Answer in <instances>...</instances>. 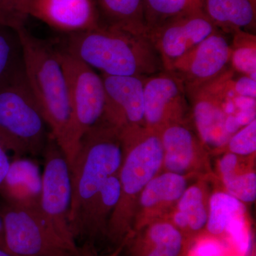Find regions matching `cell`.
I'll list each match as a JSON object with an SVG mask.
<instances>
[{
	"label": "cell",
	"instance_id": "6da1fadb",
	"mask_svg": "<svg viewBox=\"0 0 256 256\" xmlns=\"http://www.w3.org/2000/svg\"><path fill=\"white\" fill-rule=\"evenodd\" d=\"M62 50L104 75L146 78L164 70L148 36L102 22L92 30L66 34Z\"/></svg>",
	"mask_w": 256,
	"mask_h": 256
},
{
	"label": "cell",
	"instance_id": "7a4b0ae2",
	"mask_svg": "<svg viewBox=\"0 0 256 256\" xmlns=\"http://www.w3.org/2000/svg\"><path fill=\"white\" fill-rule=\"evenodd\" d=\"M124 160L120 129L102 119L82 136L70 166V228L74 238L106 180L118 174Z\"/></svg>",
	"mask_w": 256,
	"mask_h": 256
},
{
	"label": "cell",
	"instance_id": "3957f363",
	"mask_svg": "<svg viewBox=\"0 0 256 256\" xmlns=\"http://www.w3.org/2000/svg\"><path fill=\"white\" fill-rule=\"evenodd\" d=\"M22 50L23 68L32 94L63 152L70 124L68 88L56 48L26 30L16 32Z\"/></svg>",
	"mask_w": 256,
	"mask_h": 256
},
{
	"label": "cell",
	"instance_id": "277c9868",
	"mask_svg": "<svg viewBox=\"0 0 256 256\" xmlns=\"http://www.w3.org/2000/svg\"><path fill=\"white\" fill-rule=\"evenodd\" d=\"M25 76L23 64L0 82V130L24 154H42L50 132Z\"/></svg>",
	"mask_w": 256,
	"mask_h": 256
},
{
	"label": "cell",
	"instance_id": "5b68a950",
	"mask_svg": "<svg viewBox=\"0 0 256 256\" xmlns=\"http://www.w3.org/2000/svg\"><path fill=\"white\" fill-rule=\"evenodd\" d=\"M56 50L65 75L70 102V129L64 154L70 168L82 136L104 118L105 88L102 77L94 68L62 48Z\"/></svg>",
	"mask_w": 256,
	"mask_h": 256
},
{
	"label": "cell",
	"instance_id": "8992f818",
	"mask_svg": "<svg viewBox=\"0 0 256 256\" xmlns=\"http://www.w3.org/2000/svg\"><path fill=\"white\" fill-rule=\"evenodd\" d=\"M6 250L14 256H84L82 248L56 232L41 210L0 205Z\"/></svg>",
	"mask_w": 256,
	"mask_h": 256
},
{
	"label": "cell",
	"instance_id": "52a82bcc",
	"mask_svg": "<svg viewBox=\"0 0 256 256\" xmlns=\"http://www.w3.org/2000/svg\"><path fill=\"white\" fill-rule=\"evenodd\" d=\"M148 130L144 131L140 126L120 129L122 146L128 150L118 173L121 196L116 214L124 208L128 198L142 192L163 164L160 132L149 128Z\"/></svg>",
	"mask_w": 256,
	"mask_h": 256
},
{
	"label": "cell",
	"instance_id": "ba28073f",
	"mask_svg": "<svg viewBox=\"0 0 256 256\" xmlns=\"http://www.w3.org/2000/svg\"><path fill=\"white\" fill-rule=\"evenodd\" d=\"M41 212L62 238L78 245L70 228L72 205L70 170L65 154L50 133L42 152Z\"/></svg>",
	"mask_w": 256,
	"mask_h": 256
},
{
	"label": "cell",
	"instance_id": "9c48e42d",
	"mask_svg": "<svg viewBox=\"0 0 256 256\" xmlns=\"http://www.w3.org/2000/svg\"><path fill=\"white\" fill-rule=\"evenodd\" d=\"M230 43L226 34L218 30L176 62L168 72L183 82L188 96H190L230 68Z\"/></svg>",
	"mask_w": 256,
	"mask_h": 256
},
{
	"label": "cell",
	"instance_id": "30bf717a",
	"mask_svg": "<svg viewBox=\"0 0 256 256\" xmlns=\"http://www.w3.org/2000/svg\"><path fill=\"white\" fill-rule=\"evenodd\" d=\"M218 28L202 8L165 24L149 36L163 68L169 70L176 62Z\"/></svg>",
	"mask_w": 256,
	"mask_h": 256
},
{
	"label": "cell",
	"instance_id": "8fae6325",
	"mask_svg": "<svg viewBox=\"0 0 256 256\" xmlns=\"http://www.w3.org/2000/svg\"><path fill=\"white\" fill-rule=\"evenodd\" d=\"M188 94L183 82L163 70L144 79V122L149 129L161 132L170 124H181L188 108Z\"/></svg>",
	"mask_w": 256,
	"mask_h": 256
},
{
	"label": "cell",
	"instance_id": "7c38bea8",
	"mask_svg": "<svg viewBox=\"0 0 256 256\" xmlns=\"http://www.w3.org/2000/svg\"><path fill=\"white\" fill-rule=\"evenodd\" d=\"M106 92L104 119L116 127H143L144 77L100 74Z\"/></svg>",
	"mask_w": 256,
	"mask_h": 256
},
{
	"label": "cell",
	"instance_id": "4fadbf2b",
	"mask_svg": "<svg viewBox=\"0 0 256 256\" xmlns=\"http://www.w3.org/2000/svg\"><path fill=\"white\" fill-rule=\"evenodd\" d=\"M28 14L66 34L92 30L101 23L95 0H32Z\"/></svg>",
	"mask_w": 256,
	"mask_h": 256
},
{
	"label": "cell",
	"instance_id": "5bb4252c",
	"mask_svg": "<svg viewBox=\"0 0 256 256\" xmlns=\"http://www.w3.org/2000/svg\"><path fill=\"white\" fill-rule=\"evenodd\" d=\"M193 102V114L200 138L206 146L222 148L232 137L226 128L228 116L224 110L227 96L212 82L188 96Z\"/></svg>",
	"mask_w": 256,
	"mask_h": 256
},
{
	"label": "cell",
	"instance_id": "9a60e30c",
	"mask_svg": "<svg viewBox=\"0 0 256 256\" xmlns=\"http://www.w3.org/2000/svg\"><path fill=\"white\" fill-rule=\"evenodd\" d=\"M42 192V174L37 163L23 156L15 158L0 186L4 202L41 210Z\"/></svg>",
	"mask_w": 256,
	"mask_h": 256
},
{
	"label": "cell",
	"instance_id": "2e32d148",
	"mask_svg": "<svg viewBox=\"0 0 256 256\" xmlns=\"http://www.w3.org/2000/svg\"><path fill=\"white\" fill-rule=\"evenodd\" d=\"M202 9L224 33L255 32L256 0H202Z\"/></svg>",
	"mask_w": 256,
	"mask_h": 256
},
{
	"label": "cell",
	"instance_id": "e0dca14e",
	"mask_svg": "<svg viewBox=\"0 0 256 256\" xmlns=\"http://www.w3.org/2000/svg\"><path fill=\"white\" fill-rule=\"evenodd\" d=\"M160 137L165 168L182 175L190 168L194 154L196 142L192 131L182 124H170L160 132Z\"/></svg>",
	"mask_w": 256,
	"mask_h": 256
},
{
	"label": "cell",
	"instance_id": "ac0fdd59",
	"mask_svg": "<svg viewBox=\"0 0 256 256\" xmlns=\"http://www.w3.org/2000/svg\"><path fill=\"white\" fill-rule=\"evenodd\" d=\"M101 22L146 36L143 0H95Z\"/></svg>",
	"mask_w": 256,
	"mask_h": 256
},
{
	"label": "cell",
	"instance_id": "d6986e66",
	"mask_svg": "<svg viewBox=\"0 0 256 256\" xmlns=\"http://www.w3.org/2000/svg\"><path fill=\"white\" fill-rule=\"evenodd\" d=\"M146 36L172 20L202 8L196 0H143Z\"/></svg>",
	"mask_w": 256,
	"mask_h": 256
},
{
	"label": "cell",
	"instance_id": "ffe728a7",
	"mask_svg": "<svg viewBox=\"0 0 256 256\" xmlns=\"http://www.w3.org/2000/svg\"><path fill=\"white\" fill-rule=\"evenodd\" d=\"M186 190V180L182 174L168 172L154 176L141 192L143 206H156L160 202L176 201Z\"/></svg>",
	"mask_w": 256,
	"mask_h": 256
},
{
	"label": "cell",
	"instance_id": "44dd1931",
	"mask_svg": "<svg viewBox=\"0 0 256 256\" xmlns=\"http://www.w3.org/2000/svg\"><path fill=\"white\" fill-rule=\"evenodd\" d=\"M230 43V66L236 73L256 80V36L255 34L235 30Z\"/></svg>",
	"mask_w": 256,
	"mask_h": 256
},
{
	"label": "cell",
	"instance_id": "7402d4cb",
	"mask_svg": "<svg viewBox=\"0 0 256 256\" xmlns=\"http://www.w3.org/2000/svg\"><path fill=\"white\" fill-rule=\"evenodd\" d=\"M245 212L242 202L228 193L217 192L210 198L207 229L212 235H222L234 216Z\"/></svg>",
	"mask_w": 256,
	"mask_h": 256
},
{
	"label": "cell",
	"instance_id": "603a6c76",
	"mask_svg": "<svg viewBox=\"0 0 256 256\" xmlns=\"http://www.w3.org/2000/svg\"><path fill=\"white\" fill-rule=\"evenodd\" d=\"M148 240L146 256H180L183 249L182 235L170 224H154L148 232Z\"/></svg>",
	"mask_w": 256,
	"mask_h": 256
},
{
	"label": "cell",
	"instance_id": "cb8c5ba5",
	"mask_svg": "<svg viewBox=\"0 0 256 256\" xmlns=\"http://www.w3.org/2000/svg\"><path fill=\"white\" fill-rule=\"evenodd\" d=\"M22 64V50L18 33L0 25V82Z\"/></svg>",
	"mask_w": 256,
	"mask_h": 256
},
{
	"label": "cell",
	"instance_id": "d4e9b609",
	"mask_svg": "<svg viewBox=\"0 0 256 256\" xmlns=\"http://www.w3.org/2000/svg\"><path fill=\"white\" fill-rule=\"evenodd\" d=\"M178 210L186 217L188 228L196 232L206 225L208 215L204 204L203 194L197 186L185 190L178 200Z\"/></svg>",
	"mask_w": 256,
	"mask_h": 256
},
{
	"label": "cell",
	"instance_id": "484cf974",
	"mask_svg": "<svg viewBox=\"0 0 256 256\" xmlns=\"http://www.w3.org/2000/svg\"><path fill=\"white\" fill-rule=\"evenodd\" d=\"M32 0H0V25L16 32L25 28Z\"/></svg>",
	"mask_w": 256,
	"mask_h": 256
},
{
	"label": "cell",
	"instance_id": "4316f807",
	"mask_svg": "<svg viewBox=\"0 0 256 256\" xmlns=\"http://www.w3.org/2000/svg\"><path fill=\"white\" fill-rule=\"evenodd\" d=\"M224 183L229 194L242 203L255 201L256 198V175L246 173L240 175L234 173L223 178Z\"/></svg>",
	"mask_w": 256,
	"mask_h": 256
},
{
	"label": "cell",
	"instance_id": "83f0119b",
	"mask_svg": "<svg viewBox=\"0 0 256 256\" xmlns=\"http://www.w3.org/2000/svg\"><path fill=\"white\" fill-rule=\"evenodd\" d=\"M225 232L240 256H246L252 248V237L248 228L245 213L234 216L226 227Z\"/></svg>",
	"mask_w": 256,
	"mask_h": 256
},
{
	"label": "cell",
	"instance_id": "f1b7e54d",
	"mask_svg": "<svg viewBox=\"0 0 256 256\" xmlns=\"http://www.w3.org/2000/svg\"><path fill=\"white\" fill-rule=\"evenodd\" d=\"M230 152L236 156H247L256 150V120L238 130L229 139L226 144Z\"/></svg>",
	"mask_w": 256,
	"mask_h": 256
},
{
	"label": "cell",
	"instance_id": "f546056e",
	"mask_svg": "<svg viewBox=\"0 0 256 256\" xmlns=\"http://www.w3.org/2000/svg\"><path fill=\"white\" fill-rule=\"evenodd\" d=\"M25 156L24 153L4 132L0 130V186L4 181L12 161L15 158Z\"/></svg>",
	"mask_w": 256,
	"mask_h": 256
},
{
	"label": "cell",
	"instance_id": "4dcf8cb0",
	"mask_svg": "<svg viewBox=\"0 0 256 256\" xmlns=\"http://www.w3.org/2000/svg\"><path fill=\"white\" fill-rule=\"evenodd\" d=\"M230 80V85L236 96L238 97L256 98V79L236 73L232 69Z\"/></svg>",
	"mask_w": 256,
	"mask_h": 256
},
{
	"label": "cell",
	"instance_id": "1f68e13d",
	"mask_svg": "<svg viewBox=\"0 0 256 256\" xmlns=\"http://www.w3.org/2000/svg\"><path fill=\"white\" fill-rule=\"evenodd\" d=\"M225 248L218 240L203 239L192 248L190 256H224Z\"/></svg>",
	"mask_w": 256,
	"mask_h": 256
},
{
	"label": "cell",
	"instance_id": "d6a6232c",
	"mask_svg": "<svg viewBox=\"0 0 256 256\" xmlns=\"http://www.w3.org/2000/svg\"><path fill=\"white\" fill-rule=\"evenodd\" d=\"M238 156L232 152L225 154L220 162V169L222 174V178L229 176L236 173Z\"/></svg>",
	"mask_w": 256,
	"mask_h": 256
},
{
	"label": "cell",
	"instance_id": "836d02e7",
	"mask_svg": "<svg viewBox=\"0 0 256 256\" xmlns=\"http://www.w3.org/2000/svg\"><path fill=\"white\" fill-rule=\"evenodd\" d=\"M0 248L6 250L4 242V226H3L2 218L0 215Z\"/></svg>",
	"mask_w": 256,
	"mask_h": 256
},
{
	"label": "cell",
	"instance_id": "e575fe53",
	"mask_svg": "<svg viewBox=\"0 0 256 256\" xmlns=\"http://www.w3.org/2000/svg\"><path fill=\"white\" fill-rule=\"evenodd\" d=\"M0 256H14L12 254H10L8 250L0 248Z\"/></svg>",
	"mask_w": 256,
	"mask_h": 256
},
{
	"label": "cell",
	"instance_id": "d590c367",
	"mask_svg": "<svg viewBox=\"0 0 256 256\" xmlns=\"http://www.w3.org/2000/svg\"><path fill=\"white\" fill-rule=\"evenodd\" d=\"M84 256H90V255H89L88 252H87V250H84Z\"/></svg>",
	"mask_w": 256,
	"mask_h": 256
},
{
	"label": "cell",
	"instance_id": "8d00e7d4",
	"mask_svg": "<svg viewBox=\"0 0 256 256\" xmlns=\"http://www.w3.org/2000/svg\"><path fill=\"white\" fill-rule=\"evenodd\" d=\"M196 1L197 2L200 3V4H201L202 6V0H196Z\"/></svg>",
	"mask_w": 256,
	"mask_h": 256
},
{
	"label": "cell",
	"instance_id": "74e56055",
	"mask_svg": "<svg viewBox=\"0 0 256 256\" xmlns=\"http://www.w3.org/2000/svg\"><path fill=\"white\" fill-rule=\"evenodd\" d=\"M90 256H92V254H90Z\"/></svg>",
	"mask_w": 256,
	"mask_h": 256
},
{
	"label": "cell",
	"instance_id": "f35d334b",
	"mask_svg": "<svg viewBox=\"0 0 256 256\" xmlns=\"http://www.w3.org/2000/svg\"></svg>",
	"mask_w": 256,
	"mask_h": 256
}]
</instances>
